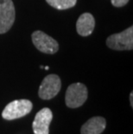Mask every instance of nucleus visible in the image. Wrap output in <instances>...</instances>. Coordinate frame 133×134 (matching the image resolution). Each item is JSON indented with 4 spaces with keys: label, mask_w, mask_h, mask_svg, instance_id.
<instances>
[{
    "label": "nucleus",
    "mask_w": 133,
    "mask_h": 134,
    "mask_svg": "<svg viewBox=\"0 0 133 134\" xmlns=\"http://www.w3.org/2000/svg\"><path fill=\"white\" fill-rule=\"evenodd\" d=\"M32 108L33 104L29 99H16L10 102L4 107L2 113V117L7 120L20 119L29 114Z\"/></svg>",
    "instance_id": "1"
},
{
    "label": "nucleus",
    "mask_w": 133,
    "mask_h": 134,
    "mask_svg": "<svg viewBox=\"0 0 133 134\" xmlns=\"http://www.w3.org/2000/svg\"><path fill=\"white\" fill-rule=\"evenodd\" d=\"M88 93L87 88L82 83H73L67 87L65 95L67 107L70 108L80 107L86 102Z\"/></svg>",
    "instance_id": "2"
},
{
    "label": "nucleus",
    "mask_w": 133,
    "mask_h": 134,
    "mask_svg": "<svg viewBox=\"0 0 133 134\" xmlns=\"http://www.w3.org/2000/svg\"><path fill=\"white\" fill-rule=\"evenodd\" d=\"M106 45L114 50H131L133 48L132 26L120 33L110 36L106 39Z\"/></svg>",
    "instance_id": "3"
},
{
    "label": "nucleus",
    "mask_w": 133,
    "mask_h": 134,
    "mask_svg": "<svg viewBox=\"0 0 133 134\" xmlns=\"http://www.w3.org/2000/svg\"><path fill=\"white\" fill-rule=\"evenodd\" d=\"M61 87V79L57 75H47L39 87L38 95L42 99H50L55 97Z\"/></svg>",
    "instance_id": "4"
},
{
    "label": "nucleus",
    "mask_w": 133,
    "mask_h": 134,
    "mask_svg": "<svg viewBox=\"0 0 133 134\" xmlns=\"http://www.w3.org/2000/svg\"><path fill=\"white\" fill-rule=\"evenodd\" d=\"M32 42L36 48L45 54H55L59 49V44L51 36L41 30H36L32 33Z\"/></svg>",
    "instance_id": "5"
},
{
    "label": "nucleus",
    "mask_w": 133,
    "mask_h": 134,
    "mask_svg": "<svg viewBox=\"0 0 133 134\" xmlns=\"http://www.w3.org/2000/svg\"><path fill=\"white\" fill-rule=\"evenodd\" d=\"M15 21V7L12 0H0V34L7 32Z\"/></svg>",
    "instance_id": "6"
},
{
    "label": "nucleus",
    "mask_w": 133,
    "mask_h": 134,
    "mask_svg": "<svg viewBox=\"0 0 133 134\" xmlns=\"http://www.w3.org/2000/svg\"><path fill=\"white\" fill-rule=\"evenodd\" d=\"M53 119V113L48 107L42 108L36 114L32 123L33 132L35 134H49V125Z\"/></svg>",
    "instance_id": "7"
},
{
    "label": "nucleus",
    "mask_w": 133,
    "mask_h": 134,
    "mask_svg": "<svg viewBox=\"0 0 133 134\" xmlns=\"http://www.w3.org/2000/svg\"><path fill=\"white\" fill-rule=\"evenodd\" d=\"M106 126V121L105 118L100 116L92 117L89 119L81 126V134H101Z\"/></svg>",
    "instance_id": "8"
},
{
    "label": "nucleus",
    "mask_w": 133,
    "mask_h": 134,
    "mask_svg": "<svg viewBox=\"0 0 133 134\" xmlns=\"http://www.w3.org/2000/svg\"><path fill=\"white\" fill-rule=\"evenodd\" d=\"M95 27V20L92 14L83 13L76 23V30L81 36H90Z\"/></svg>",
    "instance_id": "9"
},
{
    "label": "nucleus",
    "mask_w": 133,
    "mask_h": 134,
    "mask_svg": "<svg viewBox=\"0 0 133 134\" xmlns=\"http://www.w3.org/2000/svg\"><path fill=\"white\" fill-rule=\"evenodd\" d=\"M46 2L57 10H67L74 6L77 0H46Z\"/></svg>",
    "instance_id": "10"
},
{
    "label": "nucleus",
    "mask_w": 133,
    "mask_h": 134,
    "mask_svg": "<svg viewBox=\"0 0 133 134\" xmlns=\"http://www.w3.org/2000/svg\"><path fill=\"white\" fill-rule=\"evenodd\" d=\"M111 1H112V4L113 6L122 7L129 2V0H111Z\"/></svg>",
    "instance_id": "11"
},
{
    "label": "nucleus",
    "mask_w": 133,
    "mask_h": 134,
    "mask_svg": "<svg viewBox=\"0 0 133 134\" xmlns=\"http://www.w3.org/2000/svg\"><path fill=\"white\" fill-rule=\"evenodd\" d=\"M130 102H131V107H133V93L132 92L131 93V94H130Z\"/></svg>",
    "instance_id": "12"
},
{
    "label": "nucleus",
    "mask_w": 133,
    "mask_h": 134,
    "mask_svg": "<svg viewBox=\"0 0 133 134\" xmlns=\"http://www.w3.org/2000/svg\"><path fill=\"white\" fill-rule=\"evenodd\" d=\"M45 69H46V70H48V69H49V67H48V66H46V67H45Z\"/></svg>",
    "instance_id": "13"
}]
</instances>
